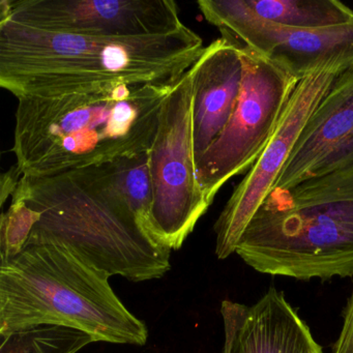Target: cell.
<instances>
[{
	"label": "cell",
	"instance_id": "obj_20",
	"mask_svg": "<svg viewBox=\"0 0 353 353\" xmlns=\"http://www.w3.org/2000/svg\"><path fill=\"white\" fill-rule=\"evenodd\" d=\"M319 353H323V352H322V351H321V352H319Z\"/></svg>",
	"mask_w": 353,
	"mask_h": 353
},
{
	"label": "cell",
	"instance_id": "obj_12",
	"mask_svg": "<svg viewBox=\"0 0 353 353\" xmlns=\"http://www.w3.org/2000/svg\"><path fill=\"white\" fill-rule=\"evenodd\" d=\"M223 353H319L309 326L272 287L253 305L224 301Z\"/></svg>",
	"mask_w": 353,
	"mask_h": 353
},
{
	"label": "cell",
	"instance_id": "obj_1",
	"mask_svg": "<svg viewBox=\"0 0 353 353\" xmlns=\"http://www.w3.org/2000/svg\"><path fill=\"white\" fill-rule=\"evenodd\" d=\"M183 26L156 36L53 34L0 21V85L18 100L57 98L114 84L173 85L203 53Z\"/></svg>",
	"mask_w": 353,
	"mask_h": 353
},
{
	"label": "cell",
	"instance_id": "obj_13",
	"mask_svg": "<svg viewBox=\"0 0 353 353\" xmlns=\"http://www.w3.org/2000/svg\"><path fill=\"white\" fill-rule=\"evenodd\" d=\"M243 77V59L235 45L221 37L205 47L196 63L193 80L195 162L216 141L232 117Z\"/></svg>",
	"mask_w": 353,
	"mask_h": 353
},
{
	"label": "cell",
	"instance_id": "obj_8",
	"mask_svg": "<svg viewBox=\"0 0 353 353\" xmlns=\"http://www.w3.org/2000/svg\"><path fill=\"white\" fill-rule=\"evenodd\" d=\"M205 19L223 38L255 51L299 81L353 68V22L321 30L284 28L256 15L247 0H214Z\"/></svg>",
	"mask_w": 353,
	"mask_h": 353
},
{
	"label": "cell",
	"instance_id": "obj_6",
	"mask_svg": "<svg viewBox=\"0 0 353 353\" xmlns=\"http://www.w3.org/2000/svg\"><path fill=\"white\" fill-rule=\"evenodd\" d=\"M195 72L196 63L165 100L148 152L154 188L150 236L170 251L181 249L210 206L196 176L192 129Z\"/></svg>",
	"mask_w": 353,
	"mask_h": 353
},
{
	"label": "cell",
	"instance_id": "obj_3",
	"mask_svg": "<svg viewBox=\"0 0 353 353\" xmlns=\"http://www.w3.org/2000/svg\"><path fill=\"white\" fill-rule=\"evenodd\" d=\"M15 193L38 216L26 247L57 245L108 278L132 282L160 279L170 270V250L142 228L107 164L43 179L23 175Z\"/></svg>",
	"mask_w": 353,
	"mask_h": 353
},
{
	"label": "cell",
	"instance_id": "obj_10",
	"mask_svg": "<svg viewBox=\"0 0 353 353\" xmlns=\"http://www.w3.org/2000/svg\"><path fill=\"white\" fill-rule=\"evenodd\" d=\"M336 74L320 72L301 80L293 92L274 135L261 156L234 189L214 224L216 255L226 259L235 253L250 221L280 176L291 152Z\"/></svg>",
	"mask_w": 353,
	"mask_h": 353
},
{
	"label": "cell",
	"instance_id": "obj_7",
	"mask_svg": "<svg viewBox=\"0 0 353 353\" xmlns=\"http://www.w3.org/2000/svg\"><path fill=\"white\" fill-rule=\"evenodd\" d=\"M235 46L243 65L236 107L224 131L195 162L198 183L210 204L229 179L251 169L261 156L299 82L255 51Z\"/></svg>",
	"mask_w": 353,
	"mask_h": 353
},
{
	"label": "cell",
	"instance_id": "obj_18",
	"mask_svg": "<svg viewBox=\"0 0 353 353\" xmlns=\"http://www.w3.org/2000/svg\"><path fill=\"white\" fill-rule=\"evenodd\" d=\"M332 353H353V291L347 301L343 315V324Z\"/></svg>",
	"mask_w": 353,
	"mask_h": 353
},
{
	"label": "cell",
	"instance_id": "obj_15",
	"mask_svg": "<svg viewBox=\"0 0 353 353\" xmlns=\"http://www.w3.org/2000/svg\"><path fill=\"white\" fill-rule=\"evenodd\" d=\"M107 166L115 189L152 239L150 214L154 203V188L150 174V154L145 152L123 157Z\"/></svg>",
	"mask_w": 353,
	"mask_h": 353
},
{
	"label": "cell",
	"instance_id": "obj_11",
	"mask_svg": "<svg viewBox=\"0 0 353 353\" xmlns=\"http://www.w3.org/2000/svg\"><path fill=\"white\" fill-rule=\"evenodd\" d=\"M353 169V68L339 74L303 127L272 189Z\"/></svg>",
	"mask_w": 353,
	"mask_h": 353
},
{
	"label": "cell",
	"instance_id": "obj_2",
	"mask_svg": "<svg viewBox=\"0 0 353 353\" xmlns=\"http://www.w3.org/2000/svg\"><path fill=\"white\" fill-rule=\"evenodd\" d=\"M173 85L114 84L18 100L12 152L23 175L55 176L150 152Z\"/></svg>",
	"mask_w": 353,
	"mask_h": 353
},
{
	"label": "cell",
	"instance_id": "obj_14",
	"mask_svg": "<svg viewBox=\"0 0 353 353\" xmlns=\"http://www.w3.org/2000/svg\"><path fill=\"white\" fill-rule=\"evenodd\" d=\"M262 19L284 28L321 30L353 22V11L336 0H247Z\"/></svg>",
	"mask_w": 353,
	"mask_h": 353
},
{
	"label": "cell",
	"instance_id": "obj_19",
	"mask_svg": "<svg viewBox=\"0 0 353 353\" xmlns=\"http://www.w3.org/2000/svg\"><path fill=\"white\" fill-rule=\"evenodd\" d=\"M23 176V172L17 164L14 165L9 171L1 176V189H0V205L3 208L9 196H13Z\"/></svg>",
	"mask_w": 353,
	"mask_h": 353
},
{
	"label": "cell",
	"instance_id": "obj_4",
	"mask_svg": "<svg viewBox=\"0 0 353 353\" xmlns=\"http://www.w3.org/2000/svg\"><path fill=\"white\" fill-rule=\"evenodd\" d=\"M235 253L256 272L296 280L353 276V169L272 189Z\"/></svg>",
	"mask_w": 353,
	"mask_h": 353
},
{
	"label": "cell",
	"instance_id": "obj_17",
	"mask_svg": "<svg viewBox=\"0 0 353 353\" xmlns=\"http://www.w3.org/2000/svg\"><path fill=\"white\" fill-rule=\"evenodd\" d=\"M38 221L36 212L26 203L19 194L14 193L7 212L0 221V263L19 255Z\"/></svg>",
	"mask_w": 353,
	"mask_h": 353
},
{
	"label": "cell",
	"instance_id": "obj_9",
	"mask_svg": "<svg viewBox=\"0 0 353 353\" xmlns=\"http://www.w3.org/2000/svg\"><path fill=\"white\" fill-rule=\"evenodd\" d=\"M53 34L156 36L185 26L173 0H1L0 21Z\"/></svg>",
	"mask_w": 353,
	"mask_h": 353
},
{
	"label": "cell",
	"instance_id": "obj_16",
	"mask_svg": "<svg viewBox=\"0 0 353 353\" xmlns=\"http://www.w3.org/2000/svg\"><path fill=\"white\" fill-rule=\"evenodd\" d=\"M0 353H77L94 339L57 325H41L0 336Z\"/></svg>",
	"mask_w": 353,
	"mask_h": 353
},
{
	"label": "cell",
	"instance_id": "obj_5",
	"mask_svg": "<svg viewBox=\"0 0 353 353\" xmlns=\"http://www.w3.org/2000/svg\"><path fill=\"white\" fill-rule=\"evenodd\" d=\"M41 325L73 328L94 342L142 346L148 326L109 278L63 248L28 245L0 263V336Z\"/></svg>",
	"mask_w": 353,
	"mask_h": 353
}]
</instances>
